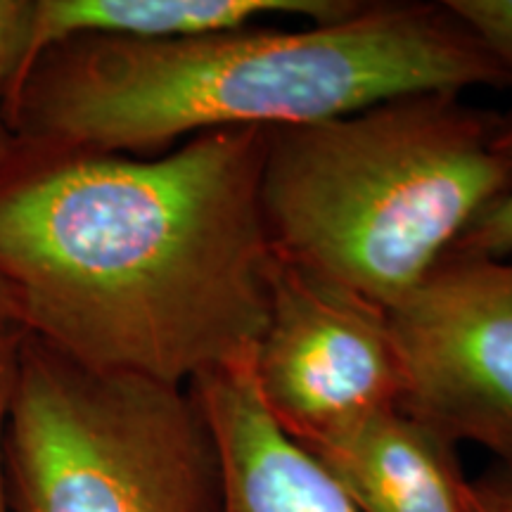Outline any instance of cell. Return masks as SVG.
<instances>
[{
    "label": "cell",
    "mask_w": 512,
    "mask_h": 512,
    "mask_svg": "<svg viewBox=\"0 0 512 512\" xmlns=\"http://www.w3.org/2000/svg\"><path fill=\"white\" fill-rule=\"evenodd\" d=\"M268 128L162 157L48 155L0 183V283L19 330L102 373L188 387L254 358L275 256L259 181Z\"/></svg>",
    "instance_id": "obj_1"
},
{
    "label": "cell",
    "mask_w": 512,
    "mask_h": 512,
    "mask_svg": "<svg viewBox=\"0 0 512 512\" xmlns=\"http://www.w3.org/2000/svg\"><path fill=\"white\" fill-rule=\"evenodd\" d=\"M475 86L512 88V79L446 0H366L299 29L72 38L31 64L8 121L48 155H138L223 128L313 124Z\"/></svg>",
    "instance_id": "obj_2"
},
{
    "label": "cell",
    "mask_w": 512,
    "mask_h": 512,
    "mask_svg": "<svg viewBox=\"0 0 512 512\" xmlns=\"http://www.w3.org/2000/svg\"><path fill=\"white\" fill-rule=\"evenodd\" d=\"M498 119L432 91L268 128L259 200L275 256L394 309L510 185Z\"/></svg>",
    "instance_id": "obj_3"
},
{
    "label": "cell",
    "mask_w": 512,
    "mask_h": 512,
    "mask_svg": "<svg viewBox=\"0 0 512 512\" xmlns=\"http://www.w3.org/2000/svg\"><path fill=\"white\" fill-rule=\"evenodd\" d=\"M5 460L17 512H221L190 387L102 373L22 335Z\"/></svg>",
    "instance_id": "obj_4"
},
{
    "label": "cell",
    "mask_w": 512,
    "mask_h": 512,
    "mask_svg": "<svg viewBox=\"0 0 512 512\" xmlns=\"http://www.w3.org/2000/svg\"><path fill=\"white\" fill-rule=\"evenodd\" d=\"M387 313L401 411L512 463V256H446Z\"/></svg>",
    "instance_id": "obj_5"
},
{
    "label": "cell",
    "mask_w": 512,
    "mask_h": 512,
    "mask_svg": "<svg viewBox=\"0 0 512 512\" xmlns=\"http://www.w3.org/2000/svg\"><path fill=\"white\" fill-rule=\"evenodd\" d=\"M252 375L268 413L299 444L399 408L403 389L387 309L283 259Z\"/></svg>",
    "instance_id": "obj_6"
},
{
    "label": "cell",
    "mask_w": 512,
    "mask_h": 512,
    "mask_svg": "<svg viewBox=\"0 0 512 512\" xmlns=\"http://www.w3.org/2000/svg\"><path fill=\"white\" fill-rule=\"evenodd\" d=\"M221 467V512H361L261 401L252 361L195 377Z\"/></svg>",
    "instance_id": "obj_7"
},
{
    "label": "cell",
    "mask_w": 512,
    "mask_h": 512,
    "mask_svg": "<svg viewBox=\"0 0 512 512\" xmlns=\"http://www.w3.org/2000/svg\"><path fill=\"white\" fill-rule=\"evenodd\" d=\"M342 484L361 512H467L456 444L401 408L302 444Z\"/></svg>",
    "instance_id": "obj_8"
},
{
    "label": "cell",
    "mask_w": 512,
    "mask_h": 512,
    "mask_svg": "<svg viewBox=\"0 0 512 512\" xmlns=\"http://www.w3.org/2000/svg\"><path fill=\"white\" fill-rule=\"evenodd\" d=\"M358 3L361 0H38L22 76L46 50L81 36L155 41L238 29L268 17L330 22L354 12Z\"/></svg>",
    "instance_id": "obj_9"
},
{
    "label": "cell",
    "mask_w": 512,
    "mask_h": 512,
    "mask_svg": "<svg viewBox=\"0 0 512 512\" xmlns=\"http://www.w3.org/2000/svg\"><path fill=\"white\" fill-rule=\"evenodd\" d=\"M496 147L510 166V185L479 211L477 219L467 226L446 256H486V259L512 256V110L498 119Z\"/></svg>",
    "instance_id": "obj_10"
},
{
    "label": "cell",
    "mask_w": 512,
    "mask_h": 512,
    "mask_svg": "<svg viewBox=\"0 0 512 512\" xmlns=\"http://www.w3.org/2000/svg\"><path fill=\"white\" fill-rule=\"evenodd\" d=\"M31 15H34V3L29 0H0V169L15 152L8 100L27 62Z\"/></svg>",
    "instance_id": "obj_11"
},
{
    "label": "cell",
    "mask_w": 512,
    "mask_h": 512,
    "mask_svg": "<svg viewBox=\"0 0 512 512\" xmlns=\"http://www.w3.org/2000/svg\"><path fill=\"white\" fill-rule=\"evenodd\" d=\"M512 79V0H446Z\"/></svg>",
    "instance_id": "obj_12"
},
{
    "label": "cell",
    "mask_w": 512,
    "mask_h": 512,
    "mask_svg": "<svg viewBox=\"0 0 512 512\" xmlns=\"http://www.w3.org/2000/svg\"><path fill=\"white\" fill-rule=\"evenodd\" d=\"M22 330L0 332V512H8V498H5V427H8V413L12 392H15L19 347H22Z\"/></svg>",
    "instance_id": "obj_13"
},
{
    "label": "cell",
    "mask_w": 512,
    "mask_h": 512,
    "mask_svg": "<svg viewBox=\"0 0 512 512\" xmlns=\"http://www.w3.org/2000/svg\"><path fill=\"white\" fill-rule=\"evenodd\" d=\"M467 512H512V463L498 460L467 482Z\"/></svg>",
    "instance_id": "obj_14"
},
{
    "label": "cell",
    "mask_w": 512,
    "mask_h": 512,
    "mask_svg": "<svg viewBox=\"0 0 512 512\" xmlns=\"http://www.w3.org/2000/svg\"><path fill=\"white\" fill-rule=\"evenodd\" d=\"M5 330H19V325H17L15 304H12L8 287L0 283V332Z\"/></svg>",
    "instance_id": "obj_15"
}]
</instances>
